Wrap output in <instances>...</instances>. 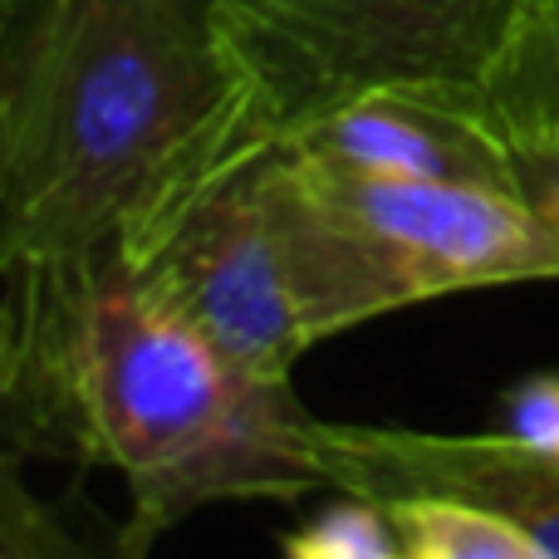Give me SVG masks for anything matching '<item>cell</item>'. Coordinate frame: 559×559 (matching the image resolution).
<instances>
[{"instance_id": "cell-1", "label": "cell", "mask_w": 559, "mask_h": 559, "mask_svg": "<svg viewBox=\"0 0 559 559\" xmlns=\"http://www.w3.org/2000/svg\"><path fill=\"white\" fill-rule=\"evenodd\" d=\"M5 452L108 466L133 511L118 550L143 555L216 501H299L324 486L314 423L289 378H261L177 319L128 255L5 265Z\"/></svg>"}, {"instance_id": "cell-2", "label": "cell", "mask_w": 559, "mask_h": 559, "mask_svg": "<svg viewBox=\"0 0 559 559\" xmlns=\"http://www.w3.org/2000/svg\"><path fill=\"white\" fill-rule=\"evenodd\" d=\"M236 128L216 0H0V265L133 236Z\"/></svg>"}, {"instance_id": "cell-3", "label": "cell", "mask_w": 559, "mask_h": 559, "mask_svg": "<svg viewBox=\"0 0 559 559\" xmlns=\"http://www.w3.org/2000/svg\"><path fill=\"white\" fill-rule=\"evenodd\" d=\"M265 206L305 334L486 285L559 280V241L501 187L348 173L265 147Z\"/></svg>"}, {"instance_id": "cell-4", "label": "cell", "mask_w": 559, "mask_h": 559, "mask_svg": "<svg viewBox=\"0 0 559 559\" xmlns=\"http://www.w3.org/2000/svg\"><path fill=\"white\" fill-rule=\"evenodd\" d=\"M525 0H216L241 79V147L373 88H481Z\"/></svg>"}, {"instance_id": "cell-5", "label": "cell", "mask_w": 559, "mask_h": 559, "mask_svg": "<svg viewBox=\"0 0 559 559\" xmlns=\"http://www.w3.org/2000/svg\"><path fill=\"white\" fill-rule=\"evenodd\" d=\"M271 147V143H265ZM265 147H241L118 241L133 275L177 319L261 378H289L314 338L289 295L265 206Z\"/></svg>"}, {"instance_id": "cell-6", "label": "cell", "mask_w": 559, "mask_h": 559, "mask_svg": "<svg viewBox=\"0 0 559 559\" xmlns=\"http://www.w3.org/2000/svg\"><path fill=\"white\" fill-rule=\"evenodd\" d=\"M324 486L373 501L456 496L511 521L540 559H559V456L506 432L452 437L378 423H314Z\"/></svg>"}, {"instance_id": "cell-7", "label": "cell", "mask_w": 559, "mask_h": 559, "mask_svg": "<svg viewBox=\"0 0 559 559\" xmlns=\"http://www.w3.org/2000/svg\"><path fill=\"white\" fill-rule=\"evenodd\" d=\"M280 143L348 173L511 192V143L476 88H373Z\"/></svg>"}, {"instance_id": "cell-8", "label": "cell", "mask_w": 559, "mask_h": 559, "mask_svg": "<svg viewBox=\"0 0 559 559\" xmlns=\"http://www.w3.org/2000/svg\"><path fill=\"white\" fill-rule=\"evenodd\" d=\"M476 94L506 143H559V0H525Z\"/></svg>"}, {"instance_id": "cell-9", "label": "cell", "mask_w": 559, "mask_h": 559, "mask_svg": "<svg viewBox=\"0 0 559 559\" xmlns=\"http://www.w3.org/2000/svg\"><path fill=\"white\" fill-rule=\"evenodd\" d=\"M383 506L403 531L407 559H540L511 521L456 496H403Z\"/></svg>"}, {"instance_id": "cell-10", "label": "cell", "mask_w": 559, "mask_h": 559, "mask_svg": "<svg viewBox=\"0 0 559 559\" xmlns=\"http://www.w3.org/2000/svg\"><path fill=\"white\" fill-rule=\"evenodd\" d=\"M280 550L289 559H407L393 511L383 501H373V496H354V491L319 506L309 521L285 531Z\"/></svg>"}, {"instance_id": "cell-11", "label": "cell", "mask_w": 559, "mask_h": 559, "mask_svg": "<svg viewBox=\"0 0 559 559\" xmlns=\"http://www.w3.org/2000/svg\"><path fill=\"white\" fill-rule=\"evenodd\" d=\"M496 432L559 456V373H531L515 388H506L496 407Z\"/></svg>"}, {"instance_id": "cell-12", "label": "cell", "mask_w": 559, "mask_h": 559, "mask_svg": "<svg viewBox=\"0 0 559 559\" xmlns=\"http://www.w3.org/2000/svg\"><path fill=\"white\" fill-rule=\"evenodd\" d=\"M511 192L559 241V143H511Z\"/></svg>"}]
</instances>
